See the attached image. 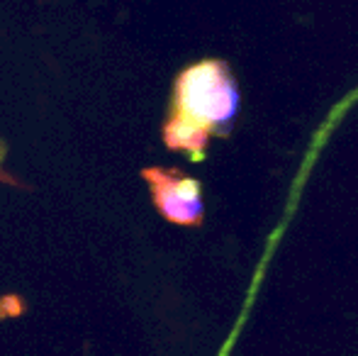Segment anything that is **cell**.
Segmentation results:
<instances>
[{
  "label": "cell",
  "mask_w": 358,
  "mask_h": 356,
  "mask_svg": "<svg viewBox=\"0 0 358 356\" xmlns=\"http://www.w3.org/2000/svg\"><path fill=\"white\" fill-rule=\"evenodd\" d=\"M142 176L149 183L151 198L161 218L183 227L203 225L205 203L200 180L178 169H144Z\"/></svg>",
  "instance_id": "obj_2"
},
{
  "label": "cell",
  "mask_w": 358,
  "mask_h": 356,
  "mask_svg": "<svg viewBox=\"0 0 358 356\" xmlns=\"http://www.w3.org/2000/svg\"><path fill=\"white\" fill-rule=\"evenodd\" d=\"M3 154H5V147L0 144V162H3Z\"/></svg>",
  "instance_id": "obj_3"
},
{
  "label": "cell",
  "mask_w": 358,
  "mask_h": 356,
  "mask_svg": "<svg viewBox=\"0 0 358 356\" xmlns=\"http://www.w3.org/2000/svg\"><path fill=\"white\" fill-rule=\"evenodd\" d=\"M239 108L241 93L229 66L222 59H203L176 78L164 144L200 162L215 137L231 132Z\"/></svg>",
  "instance_id": "obj_1"
}]
</instances>
